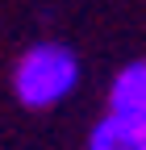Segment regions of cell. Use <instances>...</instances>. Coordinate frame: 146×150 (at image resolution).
I'll return each instance as SVG.
<instances>
[{"label": "cell", "mask_w": 146, "mask_h": 150, "mask_svg": "<svg viewBox=\"0 0 146 150\" xmlns=\"http://www.w3.org/2000/svg\"><path fill=\"white\" fill-rule=\"evenodd\" d=\"M79 88V54L63 42H33L13 63V96L29 112L59 108Z\"/></svg>", "instance_id": "1"}, {"label": "cell", "mask_w": 146, "mask_h": 150, "mask_svg": "<svg viewBox=\"0 0 146 150\" xmlns=\"http://www.w3.org/2000/svg\"><path fill=\"white\" fill-rule=\"evenodd\" d=\"M88 150H146V125H134V121L104 112L88 134Z\"/></svg>", "instance_id": "3"}, {"label": "cell", "mask_w": 146, "mask_h": 150, "mask_svg": "<svg viewBox=\"0 0 146 150\" xmlns=\"http://www.w3.org/2000/svg\"><path fill=\"white\" fill-rule=\"evenodd\" d=\"M108 112L121 121L146 125V59L125 63L108 83Z\"/></svg>", "instance_id": "2"}]
</instances>
